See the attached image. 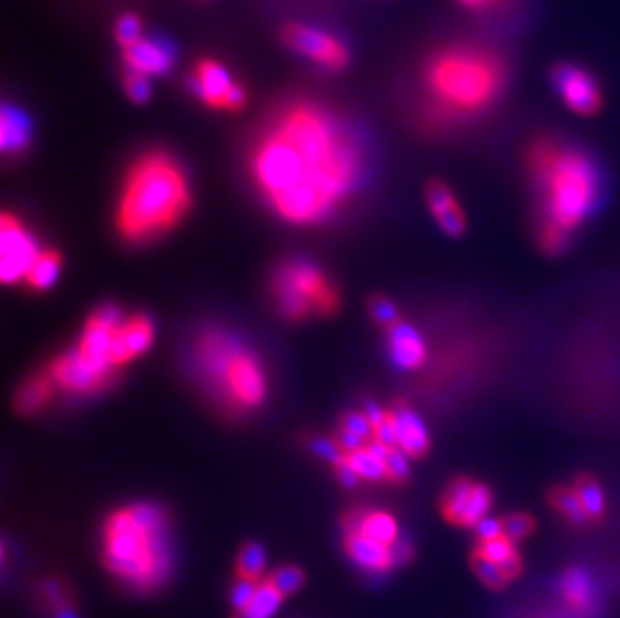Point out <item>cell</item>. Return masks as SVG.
<instances>
[{
    "mask_svg": "<svg viewBox=\"0 0 620 618\" xmlns=\"http://www.w3.org/2000/svg\"><path fill=\"white\" fill-rule=\"evenodd\" d=\"M249 167L279 217L309 225L326 219L350 197L362 157L332 113L314 103H291L259 135Z\"/></svg>",
    "mask_w": 620,
    "mask_h": 618,
    "instance_id": "obj_1",
    "label": "cell"
},
{
    "mask_svg": "<svg viewBox=\"0 0 620 618\" xmlns=\"http://www.w3.org/2000/svg\"><path fill=\"white\" fill-rule=\"evenodd\" d=\"M103 558L107 568L139 592L159 588L173 570L165 512L155 504L117 510L105 524Z\"/></svg>",
    "mask_w": 620,
    "mask_h": 618,
    "instance_id": "obj_2",
    "label": "cell"
},
{
    "mask_svg": "<svg viewBox=\"0 0 620 618\" xmlns=\"http://www.w3.org/2000/svg\"><path fill=\"white\" fill-rule=\"evenodd\" d=\"M189 183L179 163L167 153L143 155L129 171L117 225L129 241H147L171 229L189 209Z\"/></svg>",
    "mask_w": 620,
    "mask_h": 618,
    "instance_id": "obj_3",
    "label": "cell"
},
{
    "mask_svg": "<svg viewBox=\"0 0 620 618\" xmlns=\"http://www.w3.org/2000/svg\"><path fill=\"white\" fill-rule=\"evenodd\" d=\"M504 59L482 45L454 43L436 51L424 67V85L444 115L460 117L486 109L504 89Z\"/></svg>",
    "mask_w": 620,
    "mask_h": 618,
    "instance_id": "obj_4",
    "label": "cell"
},
{
    "mask_svg": "<svg viewBox=\"0 0 620 618\" xmlns=\"http://www.w3.org/2000/svg\"><path fill=\"white\" fill-rule=\"evenodd\" d=\"M532 167L544 189L550 223L570 231L594 213L600 175L586 153L544 141L532 151Z\"/></svg>",
    "mask_w": 620,
    "mask_h": 618,
    "instance_id": "obj_5",
    "label": "cell"
},
{
    "mask_svg": "<svg viewBox=\"0 0 620 618\" xmlns=\"http://www.w3.org/2000/svg\"><path fill=\"white\" fill-rule=\"evenodd\" d=\"M197 360L209 382L227 402L239 408H257L267 394V380L261 364L235 340L221 332L207 334L197 346Z\"/></svg>",
    "mask_w": 620,
    "mask_h": 618,
    "instance_id": "obj_6",
    "label": "cell"
},
{
    "mask_svg": "<svg viewBox=\"0 0 620 618\" xmlns=\"http://www.w3.org/2000/svg\"><path fill=\"white\" fill-rule=\"evenodd\" d=\"M273 297L279 314L287 320H303L312 314L336 312L338 291L324 271L309 261H289L273 277Z\"/></svg>",
    "mask_w": 620,
    "mask_h": 618,
    "instance_id": "obj_7",
    "label": "cell"
},
{
    "mask_svg": "<svg viewBox=\"0 0 620 618\" xmlns=\"http://www.w3.org/2000/svg\"><path fill=\"white\" fill-rule=\"evenodd\" d=\"M187 87L195 99L215 111L239 113L247 105V91L233 81L229 71L215 59H199L187 77Z\"/></svg>",
    "mask_w": 620,
    "mask_h": 618,
    "instance_id": "obj_8",
    "label": "cell"
},
{
    "mask_svg": "<svg viewBox=\"0 0 620 618\" xmlns=\"http://www.w3.org/2000/svg\"><path fill=\"white\" fill-rule=\"evenodd\" d=\"M279 37L287 49L328 71H344L350 65L352 57L346 43L324 29L303 23H285Z\"/></svg>",
    "mask_w": 620,
    "mask_h": 618,
    "instance_id": "obj_9",
    "label": "cell"
},
{
    "mask_svg": "<svg viewBox=\"0 0 620 618\" xmlns=\"http://www.w3.org/2000/svg\"><path fill=\"white\" fill-rule=\"evenodd\" d=\"M41 253L37 239L27 227L15 215L3 213V221H0V277L3 281H25Z\"/></svg>",
    "mask_w": 620,
    "mask_h": 618,
    "instance_id": "obj_10",
    "label": "cell"
},
{
    "mask_svg": "<svg viewBox=\"0 0 620 618\" xmlns=\"http://www.w3.org/2000/svg\"><path fill=\"white\" fill-rule=\"evenodd\" d=\"M548 79L556 95L572 113L582 117L598 113L602 93L596 77L586 67L572 61H560L552 65Z\"/></svg>",
    "mask_w": 620,
    "mask_h": 618,
    "instance_id": "obj_11",
    "label": "cell"
},
{
    "mask_svg": "<svg viewBox=\"0 0 620 618\" xmlns=\"http://www.w3.org/2000/svg\"><path fill=\"white\" fill-rule=\"evenodd\" d=\"M123 324L121 312L115 305H101L95 309V314L89 318L81 344L77 350L83 354L85 360H89L93 366L113 372V340L117 328Z\"/></svg>",
    "mask_w": 620,
    "mask_h": 618,
    "instance_id": "obj_12",
    "label": "cell"
},
{
    "mask_svg": "<svg viewBox=\"0 0 620 618\" xmlns=\"http://www.w3.org/2000/svg\"><path fill=\"white\" fill-rule=\"evenodd\" d=\"M111 374L113 372H105L85 360L77 348L55 360L51 366V378L55 386L73 394L99 392L109 384Z\"/></svg>",
    "mask_w": 620,
    "mask_h": 618,
    "instance_id": "obj_13",
    "label": "cell"
},
{
    "mask_svg": "<svg viewBox=\"0 0 620 618\" xmlns=\"http://www.w3.org/2000/svg\"><path fill=\"white\" fill-rule=\"evenodd\" d=\"M123 65L129 71L143 73L147 77H163L171 73L177 61L175 45L163 37H143L131 47L121 51Z\"/></svg>",
    "mask_w": 620,
    "mask_h": 618,
    "instance_id": "obj_14",
    "label": "cell"
},
{
    "mask_svg": "<svg viewBox=\"0 0 620 618\" xmlns=\"http://www.w3.org/2000/svg\"><path fill=\"white\" fill-rule=\"evenodd\" d=\"M155 342V326L145 316H133L123 320L113 340V366H125L143 356Z\"/></svg>",
    "mask_w": 620,
    "mask_h": 618,
    "instance_id": "obj_15",
    "label": "cell"
},
{
    "mask_svg": "<svg viewBox=\"0 0 620 618\" xmlns=\"http://www.w3.org/2000/svg\"><path fill=\"white\" fill-rule=\"evenodd\" d=\"M388 354L400 370H418L428 358L424 338L410 324L398 322L388 330Z\"/></svg>",
    "mask_w": 620,
    "mask_h": 618,
    "instance_id": "obj_16",
    "label": "cell"
},
{
    "mask_svg": "<svg viewBox=\"0 0 620 618\" xmlns=\"http://www.w3.org/2000/svg\"><path fill=\"white\" fill-rule=\"evenodd\" d=\"M398 434V448L410 458H422L430 450V434L422 418L408 406H398L392 410Z\"/></svg>",
    "mask_w": 620,
    "mask_h": 618,
    "instance_id": "obj_17",
    "label": "cell"
},
{
    "mask_svg": "<svg viewBox=\"0 0 620 618\" xmlns=\"http://www.w3.org/2000/svg\"><path fill=\"white\" fill-rule=\"evenodd\" d=\"M426 199H428V207L434 213L438 225L442 227V231L450 237H458L464 233L466 229V219L462 215V209L458 207L454 195L450 193V189L440 183V181H432L428 185L426 191Z\"/></svg>",
    "mask_w": 620,
    "mask_h": 618,
    "instance_id": "obj_18",
    "label": "cell"
},
{
    "mask_svg": "<svg viewBox=\"0 0 620 618\" xmlns=\"http://www.w3.org/2000/svg\"><path fill=\"white\" fill-rule=\"evenodd\" d=\"M346 550L358 566L370 572H386L394 566L392 548L366 534H346Z\"/></svg>",
    "mask_w": 620,
    "mask_h": 618,
    "instance_id": "obj_19",
    "label": "cell"
},
{
    "mask_svg": "<svg viewBox=\"0 0 620 618\" xmlns=\"http://www.w3.org/2000/svg\"><path fill=\"white\" fill-rule=\"evenodd\" d=\"M31 119L15 105L5 103L0 111V147L3 153H21L31 143Z\"/></svg>",
    "mask_w": 620,
    "mask_h": 618,
    "instance_id": "obj_20",
    "label": "cell"
},
{
    "mask_svg": "<svg viewBox=\"0 0 620 618\" xmlns=\"http://www.w3.org/2000/svg\"><path fill=\"white\" fill-rule=\"evenodd\" d=\"M55 382L51 376H35L25 382L17 394V410L23 414H35L47 406L53 396Z\"/></svg>",
    "mask_w": 620,
    "mask_h": 618,
    "instance_id": "obj_21",
    "label": "cell"
},
{
    "mask_svg": "<svg viewBox=\"0 0 620 618\" xmlns=\"http://www.w3.org/2000/svg\"><path fill=\"white\" fill-rule=\"evenodd\" d=\"M474 484L476 482H472L468 478H458L446 488V494L442 498V514L448 522L462 526Z\"/></svg>",
    "mask_w": 620,
    "mask_h": 618,
    "instance_id": "obj_22",
    "label": "cell"
},
{
    "mask_svg": "<svg viewBox=\"0 0 620 618\" xmlns=\"http://www.w3.org/2000/svg\"><path fill=\"white\" fill-rule=\"evenodd\" d=\"M562 594L566 602L576 610H588L592 606V580L582 568H570L562 576Z\"/></svg>",
    "mask_w": 620,
    "mask_h": 618,
    "instance_id": "obj_23",
    "label": "cell"
},
{
    "mask_svg": "<svg viewBox=\"0 0 620 618\" xmlns=\"http://www.w3.org/2000/svg\"><path fill=\"white\" fill-rule=\"evenodd\" d=\"M61 269H63V257L57 251L47 249L39 255L37 263L33 265V269L25 281L29 283V287H33L37 291H45L57 283Z\"/></svg>",
    "mask_w": 620,
    "mask_h": 618,
    "instance_id": "obj_24",
    "label": "cell"
},
{
    "mask_svg": "<svg viewBox=\"0 0 620 618\" xmlns=\"http://www.w3.org/2000/svg\"><path fill=\"white\" fill-rule=\"evenodd\" d=\"M281 600L283 596L271 586L269 580L259 582L253 600L247 604V608L239 610L235 618H271L277 612Z\"/></svg>",
    "mask_w": 620,
    "mask_h": 618,
    "instance_id": "obj_25",
    "label": "cell"
},
{
    "mask_svg": "<svg viewBox=\"0 0 620 618\" xmlns=\"http://www.w3.org/2000/svg\"><path fill=\"white\" fill-rule=\"evenodd\" d=\"M550 502L560 516H564L568 522H572L576 526L590 520L584 506H582V500L574 488H566V486L554 488L550 492Z\"/></svg>",
    "mask_w": 620,
    "mask_h": 618,
    "instance_id": "obj_26",
    "label": "cell"
},
{
    "mask_svg": "<svg viewBox=\"0 0 620 618\" xmlns=\"http://www.w3.org/2000/svg\"><path fill=\"white\" fill-rule=\"evenodd\" d=\"M360 534H366L386 546H392L400 538V528L392 514L382 512V510H368V516H366V522Z\"/></svg>",
    "mask_w": 620,
    "mask_h": 618,
    "instance_id": "obj_27",
    "label": "cell"
},
{
    "mask_svg": "<svg viewBox=\"0 0 620 618\" xmlns=\"http://www.w3.org/2000/svg\"><path fill=\"white\" fill-rule=\"evenodd\" d=\"M346 460L360 474L362 480H370V482L386 480V460L374 454L368 448V444L362 450L346 454Z\"/></svg>",
    "mask_w": 620,
    "mask_h": 618,
    "instance_id": "obj_28",
    "label": "cell"
},
{
    "mask_svg": "<svg viewBox=\"0 0 620 618\" xmlns=\"http://www.w3.org/2000/svg\"><path fill=\"white\" fill-rule=\"evenodd\" d=\"M574 490L578 492L588 518L600 520L604 516V492L600 484L590 476H578L574 482Z\"/></svg>",
    "mask_w": 620,
    "mask_h": 618,
    "instance_id": "obj_29",
    "label": "cell"
},
{
    "mask_svg": "<svg viewBox=\"0 0 620 618\" xmlns=\"http://www.w3.org/2000/svg\"><path fill=\"white\" fill-rule=\"evenodd\" d=\"M265 568V550L257 542H247L241 546L239 556H237V574L239 578L255 580L263 574Z\"/></svg>",
    "mask_w": 620,
    "mask_h": 618,
    "instance_id": "obj_30",
    "label": "cell"
},
{
    "mask_svg": "<svg viewBox=\"0 0 620 618\" xmlns=\"http://www.w3.org/2000/svg\"><path fill=\"white\" fill-rule=\"evenodd\" d=\"M113 37L115 43L119 45V49H127L133 43H137L139 39L145 37V25L143 19L137 13H123L117 21H115V29H113Z\"/></svg>",
    "mask_w": 620,
    "mask_h": 618,
    "instance_id": "obj_31",
    "label": "cell"
},
{
    "mask_svg": "<svg viewBox=\"0 0 620 618\" xmlns=\"http://www.w3.org/2000/svg\"><path fill=\"white\" fill-rule=\"evenodd\" d=\"M472 568L476 572V576L492 590H502L510 580L506 578V574L502 572V566L490 558H486L484 554H480L478 550L472 554Z\"/></svg>",
    "mask_w": 620,
    "mask_h": 618,
    "instance_id": "obj_32",
    "label": "cell"
},
{
    "mask_svg": "<svg viewBox=\"0 0 620 618\" xmlns=\"http://www.w3.org/2000/svg\"><path fill=\"white\" fill-rule=\"evenodd\" d=\"M490 508H492V492H490V488L484 486V484H474V490H472V496H470L468 510H466L462 526L476 528V524L488 516Z\"/></svg>",
    "mask_w": 620,
    "mask_h": 618,
    "instance_id": "obj_33",
    "label": "cell"
},
{
    "mask_svg": "<svg viewBox=\"0 0 620 618\" xmlns=\"http://www.w3.org/2000/svg\"><path fill=\"white\" fill-rule=\"evenodd\" d=\"M123 89L129 97V101H133L135 105H145L151 101L153 97V83L151 77L137 73V71H129L125 69L123 75Z\"/></svg>",
    "mask_w": 620,
    "mask_h": 618,
    "instance_id": "obj_34",
    "label": "cell"
},
{
    "mask_svg": "<svg viewBox=\"0 0 620 618\" xmlns=\"http://www.w3.org/2000/svg\"><path fill=\"white\" fill-rule=\"evenodd\" d=\"M303 572L295 566H283L279 570H275L271 576H269V582L271 586L281 594V596H291L293 592H297L301 586H303Z\"/></svg>",
    "mask_w": 620,
    "mask_h": 618,
    "instance_id": "obj_35",
    "label": "cell"
},
{
    "mask_svg": "<svg viewBox=\"0 0 620 618\" xmlns=\"http://www.w3.org/2000/svg\"><path fill=\"white\" fill-rule=\"evenodd\" d=\"M408 476H410V456L400 448H392L386 458V480L402 484L408 480Z\"/></svg>",
    "mask_w": 620,
    "mask_h": 618,
    "instance_id": "obj_36",
    "label": "cell"
},
{
    "mask_svg": "<svg viewBox=\"0 0 620 618\" xmlns=\"http://www.w3.org/2000/svg\"><path fill=\"white\" fill-rule=\"evenodd\" d=\"M480 554H484L486 558L502 564L504 560H508L516 548H514V542L508 538V536H498V538H492V540H480L478 548H476Z\"/></svg>",
    "mask_w": 620,
    "mask_h": 618,
    "instance_id": "obj_37",
    "label": "cell"
},
{
    "mask_svg": "<svg viewBox=\"0 0 620 618\" xmlns=\"http://www.w3.org/2000/svg\"><path fill=\"white\" fill-rule=\"evenodd\" d=\"M502 528H504V536H508L512 542H516V540H522L528 534H532L534 518L530 514H524V512L510 514L502 520Z\"/></svg>",
    "mask_w": 620,
    "mask_h": 618,
    "instance_id": "obj_38",
    "label": "cell"
},
{
    "mask_svg": "<svg viewBox=\"0 0 620 618\" xmlns=\"http://www.w3.org/2000/svg\"><path fill=\"white\" fill-rule=\"evenodd\" d=\"M370 312H372V318L388 330L400 322L398 307L386 297H374L370 303Z\"/></svg>",
    "mask_w": 620,
    "mask_h": 618,
    "instance_id": "obj_39",
    "label": "cell"
},
{
    "mask_svg": "<svg viewBox=\"0 0 620 618\" xmlns=\"http://www.w3.org/2000/svg\"><path fill=\"white\" fill-rule=\"evenodd\" d=\"M342 430H348L364 440H372L374 438V426L370 422V418L366 416V412H350L342 418Z\"/></svg>",
    "mask_w": 620,
    "mask_h": 618,
    "instance_id": "obj_40",
    "label": "cell"
},
{
    "mask_svg": "<svg viewBox=\"0 0 620 618\" xmlns=\"http://www.w3.org/2000/svg\"><path fill=\"white\" fill-rule=\"evenodd\" d=\"M257 586H259V584H257L255 580H247V578H239V580L233 584L229 598H231V604H233V608H235L237 612L243 610V608H247V604L253 600L255 592H257Z\"/></svg>",
    "mask_w": 620,
    "mask_h": 618,
    "instance_id": "obj_41",
    "label": "cell"
},
{
    "mask_svg": "<svg viewBox=\"0 0 620 618\" xmlns=\"http://www.w3.org/2000/svg\"><path fill=\"white\" fill-rule=\"evenodd\" d=\"M372 440H376L388 448H398V434H396V422H394L392 410H388L384 420L374 426V438Z\"/></svg>",
    "mask_w": 620,
    "mask_h": 618,
    "instance_id": "obj_42",
    "label": "cell"
},
{
    "mask_svg": "<svg viewBox=\"0 0 620 618\" xmlns=\"http://www.w3.org/2000/svg\"><path fill=\"white\" fill-rule=\"evenodd\" d=\"M314 452L318 454V456H322L324 460H328L330 464H340L344 458H346V454H344V450L338 446V442L336 440H330V438H318L316 442H314Z\"/></svg>",
    "mask_w": 620,
    "mask_h": 618,
    "instance_id": "obj_43",
    "label": "cell"
},
{
    "mask_svg": "<svg viewBox=\"0 0 620 618\" xmlns=\"http://www.w3.org/2000/svg\"><path fill=\"white\" fill-rule=\"evenodd\" d=\"M566 229H562L560 225L556 223H550L544 227L542 231V243L548 251H560L564 245H566Z\"/></svg>",
    "mask_w": 620,
    "mask_h": 618,
    "instance_id": "obj_44",
    "label": "cell"
},
{
    "mask_svg": "<svg viewBox=\"0 0 620 618\" xmlns=\"http://www.w3.org/2000/svg\"><path fill=\"white\" fill-rule=\"evenodd\" d=\"M476 534L480 540H492V538H498L504 534V528H502V520H496V518H490L486 516L484 520H480L476 524Z\"/></svg>",
    "mask_w": 620,
    "mask_h": 618,
    "instance_id": "obj_45",
    "label": "cell"
},
{
    "mask_svg": "<svg viewBox=\"0 0 620 618\" xmlns=\"http://www.w3.org/2000/svg\"><path fill=\"white\" fill-rule=\"evenodd\" d=\"M334 468H336V476H338V480H340L342 486H346V488H356V486H360L362 478H360V474L348 464L346 458H344L340 464H336Z\"/></svg>",
    "mask_w": 620,
    "mask_h": 618,
    "instance_id": "obj_46",
    "label": "cell"
},
{
    "mask_svg": "<svg viewBox=\"0 0 620 618\" xmlns=\"http://www.w3.org/2000/svg\"><path fill=\"white\" fill-rule=\"evenodd\" d=\"M392 558H394V566H400V564H408L414 556V546L406 540V538H398L392 546Z\"/></svg>",
    "mask_w": 620,
    "mask_h": 618,
    "instance_id": "obj_47",
    "label": "cell"
},
{
    "mask_svg": "<svg viewBox=\"0 0 620 618\" xmlns=\"http://www.w3.org/2000/svg\"><path fill=\"white\" fill-rule=\"evenodd\" d=\"M336 442H338V446L344 450V454L362 450V448L368 444V440H364V438H360V436H356V434H352V432H348V430H340Z\"/></svg>",
    "mask_w": 620,
    "mask_h": 618,
    "instance_id": "obj_48",
    "label": "cell"
},
{
    "mask_svg": "<svg viewBox=\"0 0 620 618\" xmlns=\"http://www.w3.org/2000/svg\"><path fill=\"white\" fill-rule=\"evenodd\" d=\"M502 572L506 574V578L512 582L514 578H518L520 574H522V570H524V562H522V558H520V554L518 552H514L508 560H504L502 564Z\"/></svg>",
    "mask_w": 620,
    "mask_h": 618,
    "instance_id": "obj_49",
    "label": "cell"
},
{
    "mask_svg": "<svg viewBox=\"0 0 620 618\" xmlns=\"http://www.w3.org/2000/svg\"><path fill=\"white\" fill-rule=\"evenodd\" d=\"M456 3L470 11H490L500 7V3H504V0H456Z\"/></svg>",
    "mask_w": 620,
    "mask_h": 618,
    "instance_id": "obj_50",
    "label": "cell"
},
{
    "mask_svg": "<svg viewBox=\"0 0 620 618\" xmlns=\"http://www.w3.org/2000/svg\"><path fill=\"white\" fill-rule=\"evenodd\" d=\"M57 618H79V616L71 608H59L57 610Z\"/></svg>",
    "mask_w": 620,
    "mask_h": 618,
    "instance_id": "obj_51",
    "label": "cell"
}]
</instances>
